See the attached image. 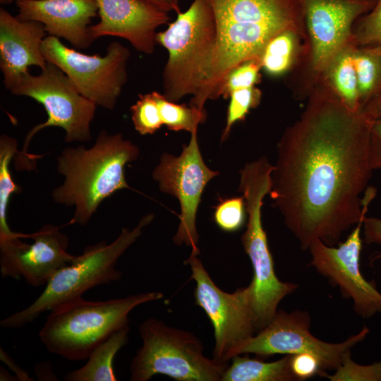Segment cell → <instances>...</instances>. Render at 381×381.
<instances>
[{
	"mask_svg": "<svg viewBox=\"0 0 381 381\" xmlns=\"http://www.w3.org/2000/svg\"><path fill=\"white\" fill-rule=\"evenodd\" d=\"M185 263L195 282V303L205 311L214 329L213 358L228 363L258 332L253 284L227 293L215 284L197 255L191 253Z\"/></svg>",
	"mask_w": 381,
	"mask_h": 381,
	"instance_id": "10",
	"label": "cell"
},
{
	"mask_svg": "<svg viewBox=\"0 0 381 381\" xmlns=\"http://www.w3.org/2000/svg\"><path fill=\"white\" fill-rule=\"evenodd\" d=\"M139 147L120 133L101 131L94 145L67 147L57 157V171L64 183L52 194L55 202L74 206L67 224L85 226L101 202L116 191L128 188L124 168L136 160Z\"/></svg>",
	"mask_w": 381,
	"mask_h": 381,
	"instance_id": "2",
	"label": "cell"
},
{
	"mask_svg": "<svg viewBox=\"0 0 381 381\" xmlns=\"http://www.w3.org/2000/svg\"><path fill=\"white\" fill-rule=\"evenodd\" d=\"M291 356L265 362L237 355L231 359L222 381H297L291 369Z\"/></svg>",
	"mask_w": 381,
	"mask_h": 381,
	"instance_id": "22",
	"label": "cell"
},
{
	"mask_svg": "<svg viewBox=\"0 0 381 381\" xmlns=\"http://www.w3.org/2000/svg\"><path fill=\"white\" fill-rule=\"evenodd\" d=\"M142 346L130 365L131 380L164 375L178 381H222L228 363L207 357L201 340L190 332L151 318L138 327Z\"/></svg>",
	"mask_w": 381,
	"mask_h": 381,
	"instance_id": "7",
	"label": "cell"
},
{
	"mask_svg": "<svg viewBox=\"0 0 381 381\" xmlns=\"http://www.w3.org/2000/svg\"><path fill=\"white\" fill-rule=\"evenodd\" d=\"M153 219V214H149L133 229L123 228L109 244L102 241L87 246L81 255H75L71 263L52 276L44 291L30 306L1 320V327H23L42 313L82 298L85 291L92 288L119 280L122 273L116 267L118 260Z\"/></svg>",
	"mask_w": 381,
	"mask_h": 381,
	"instance_id": "5",
	"label": "cell"
},
{
	"mask_svg": "<svg viewBox=\"0 0 381 381\" xmlns=\"http://www.w3.org/2000/svg\"><path fill=\"white\" fill-rule=\"evenodd\" d=\"M261 95V91L255 86L237 90L231 93L222 142L227 139L232 126L236 123L244 121L250 110L259 105Z\"/></svg>",
	"mask_w": 381,
	"mask_h": 381,
	"instance_id": "27",
	"label": "cell"
},
{
	"mask_svg": "<svg viewBox=\"0 0 381 381\" xmlns=\"http://www.w3.org/2000/svg\"><path fill=\"white\" fill-rule=\"evenodd\" d=\"M16 4L20 20L40 22L49 35L64 38L78 49L92 43L89 27L98 12L96 0H16Z\"/></svg>",
	"mask_w": 381,
	"mask_h": 381,
	"instance_id": "18",
	"label": "cell"
},
{
	"mask_svg": "<svg viewBox=\"0 0 381 381\" xmlns=\"http://www.w3.org/2000/svg\"><path fill=\"white\" fill-rule=\"evenodd\" d=\"M319 375L330 381H381V361L361 365L353 361L349 351L333 374L323 371Z\"/></svg>",
	"mask_w": 381,
	"mask_h": 381,
	"instance_id": "30",
	"label": "cell"
},
{
	"mask_svg": "<svg viewBox=\"0 0 381 381\" xmlns=\"http://www.w3.org/2000/svg\"><path fill=\"white\" fill-rule=\"evenodd\" d=\"M167 13L181 12L179 0H141Z\"/></svg>",
	"mask_w": 381,
	"mask_h": 381,
	"instance_id": "37",
	"label": "cell"
},
{
	"mask_svg": "<svg viewBox=\"0 0 381 381\" xmlns=\"http://www.w3.org/2000/svg\"><path fill=\"white\" fill-rule=\"evenodd\" d=\"M99 23L89 27L93 42L103 36L128 40L138 52L153 53L157 29L170 20L168 13L141 0H96Z\"/></svg>",
	"mask_w": 381,
	"mask_h": 381,
	"instance_id": "17",
	"label": "cell"
},
{
	"mask_svg": "<svg viewBox=\"0 0 381 381\" xmlns=\"http://www.w3.org/2000/svg\"><path fill=\"white\" fill-rule=\"evenodd\" d=\"M217 35L216 18L207 0H193L165 30L157 33V44L169 54L162 73L167 99L177 102L200 91L207 78Z\"/></svg>",
	"mask_w": 381,
	"mask_h": 381,
	"instance_id": "6",
	"label": "cell"
},
{
	"mask_svg": "<svg viewBox=\"0 0 381 381\" xmlns=\"http://www.w3.org/2000/svg\"><path fill=\"white\" fill-rule=\"evenodd\" d=\"M247 213L244 197L221 199L214 207V221L223 231L234 232L245 224Z\"/></svg>",
	"mask_w": 381,
	"mask_h": 381,
	"instance_id": "31",
	"label": "cell"
},
{
	"mask_svg": "<svg viewBox=\"0 0 381 381\" xmlns=\"http://www.w3.org/2000/svg\"><path fill=\"white\" fill-rule=\"evenodd\" d=\"M261 69L259 59L247 61L234 67L220 84L217 98L227 99L235 90L255 86L260 80Z\"/></svg>",
	"mask_w": 381,
	"mask_h": 381,
	"instance_id": "29",
	"label": "cell"
},
{
	"mask_svg": "<svg viewBox=\"0 0 381 381\" xmlns=\"http://www.w3.org/2000/svg\"><path fill=\"white\" fill-rule=\"evenodd\" d=\"M364 217L337 247L320 240L314 241L308 249L311 255L309 265L327 278L332 286H338L344 298L352 300L353 310L358 315L370 318L381 313V292L373 282L365 279L361 270Z\"/></svg>",
	"mask_w": 381,
	"mask_h": 381,
	"instance_id": "15",
	"label": "cell"
},
{
	"mask_svg": "<svg viewBox=\"0 0 381 381\" xmlns=\"http://www.w3.org/2000/svg\"><path fill=\"white\" fill-rule=\"evenodd\" d=\"M305 44L298 33L287 30L273 37L260 59L262 69L272 76H279L292 70L298 61Z\"/></svg>",
	"mask_w": 381,
	"mask_h": 381,
	"instance_id": "23",
	"label": "cell"
},
{
	"mask_svg": "<svg viewBox=\"0 0 381 381\" xmlns=\"http://www.w3.org/2000/svg\"><path fill=\"white\" fill-rule=\"evenodd\" d=\"M190 134V141L183 145L180 155L167 152L161 155L152 177L162 192L176 198L180 203L179 224L173 242L177 246H190L191 253L198 255V208L205 186L219 172L205 164L199 149L197 131Z\"/></svg>",
	"mask_w": 381,
	"mask_h": 381,
	"instance_id": "12",
	"label": "cell"
},
{
	"mask_svg": "<svg viewBox=\"0 0 381 381\" xmlns=\"http://www.w3.org/2000/svg\"><path fill=\"white\" fill-rule=\"evenodd\" d=\"M277 144L270 196L302 250L328 246L366 216L376 189L369 147L372 121L318 83Z\"/></svg>",
	"mask_w": 381,
	"mask_h": 381,
	"instance_id": "1",
	"label": "cell"
},
{
	"mask_svg": "<svg viewBox=\"0 0 381 381\" xmlns=\"http://www.w3.org/2000/svg\"><path fill=\"white\" fill-rule=\"evenodd\" d=\"M377 0H303L307 42L294 67L293 92L306 99L334 56L352 38L354 24Z\"/></svg>",
	"mask_w": 381,
	"mask_h": 381,
	"instance_id": "9",
	"label": "cell"
},
{
	"mask_svg": "<svg viewBox=\"0 0 381 381\" xmlns=\"http://www.w3.org/2000/svg\"><path fill=\"white\" fill-rule=\"evenodd\" d=\"M207 1L217 22V48L230 59H259L268 42L287 30L307 42L303 0Z\"/></svg>",
	"mask_w": 381,
	"mask_h": 381,
	"instance_id": "4",
	"label": "cell"
},
{
	"mask_svg": "<svg viewBox=\"0 0 381 381\" xmlns=\"http://www.w3.org/2000/svg\"><path fill=\"white\" fill-rule=\"evenodd\" d=\"M164 297L160 291L129 295L106 301L83 297L50 311L39 332L47 350L70 361L87 360L114 332L129 325L137 306Z\"/></svg>",
	"mask_w": 381,
	"mask_h": 381,
	"instance_id": "3",
	"label": "cell"
},
{
	"mask_svg": "<svg viewBox=\"0 0 381 381\" xmlns=\"http://www.w3.org/2000/svg\"><path fill=\"white\" fill-rule=\"evenodd\" d=\"M131 119L140 135L153 134L163 125L159 107L152 92L140 94L131 107Z\"/></svg>",
	"mask_w": 381,
	"mask_h": 381,
	"instance_id": "28",
	"label": "cell"
},
{
	"mask_svg": "<svg viewBox=\"0 0 381 381\" xmlns=\"http://www.w3.org/2000/svg\"><path fill=\"white\" fill-rule=\"evenodd\" d=\"M129 325L114 332L90 354L80 368L67 373L66 381H116L113 362L118 351L128 341Z\"/></svg>",
	"mask_w": 381,
	"mask_h": 381,
	"instance_id": "21",
	"label": "cell"
},
{
	"mask_svg": "<svg viewBox=\"0 0 381 381\" xmlns=\"http://www.w3.org/2000/svg\"><path fill=\"white\" fill-rule=\"evenodd\" d=\"M11 92L32 98L44 107L47 114V120L35 126L26 135L23 149L15 158L16 169L35 168L37 157L28 153V147L34 135L47 127L63 128L68 143L91 140L90 123L97 105L83 96L56 65L47 63L37 75L29 71L25 73Z\"/></svg>",
	"mask_w": 381,
	"mask_h": 381,
	"instance_id": "8",
	"label": "cell"
},
{
	"mask_svg": "<svg viewBox=\"0 0 381 381\" xmlns=\"http://www.w3.org/2000/svg\"><path fill=\"white\" fill-rule=\"evenodd\" d=\"M47 63L58 66L80 93L97 106L112 110L128 80L129 49L119 42H111L106 55H87L64 45L49 35L42 44Z\"/></svg>",
	"mask_w": 381,
	"mask_h": 381,
	"instance_id": "11",
	"label": "cell"
},
{
	"mask_svg": "<svg viewBox=\"0 0 381 381\" xmlns=\"http://www.w3.org/2000/svg\"><path fill=\"white\" fill-rule=\"evenodd\" d=\"M310 324V315L307 311L277 310L271 321L242 346L239 355L253 353L263 358L275 354L310 353L319 358L323 371L335 370L344 355L369 333V329L364 327L342 342L329 343L311 334Z\"/></svg>",
	"mask_w": 381,
	"mask_h": 381,
	"instance_id": "13",
	"label": "cell"
},
{
	"mask_svg": "<svg viewBox=\"0 0 381 381\" xmlns=\"http://www.w3.org/2000/svg\"><path fill=\"white\" fill-rule=\"evenodd\" d=\"M47 33L42 23L20 20L0 8V68L7 90H12L29 66L46 67L42 44Z\"/></svg>",
	"mask_w": 381,
	"mask_h": 381,
	"instance_id": "19",
	"label": "cell"
},
{
	"mask_svg": "<svg viewBox=\"0 0 381 381\" xmlns=\"http://www.w3.org/2000/svg\"><path fill=\"white\" fill-rule=\"evenodd\" d=\"M352 37L358 46L381 44V0L356 22Z\"/></svg>",
	"mask_w": 381,
	"mask_h": 381,
	"instance_id": "32",
	"label": "cell"
},
{
	"mask_svg": "<svg viewBox=\"0 0 381 381\" xmlns=\"http://www.w3.org/2000/svg\"><path fill=\"white\" fill-rule=\"evenodd\" d=\"M290 366L297 381L309 379L323 372L319 358L310 353L291 355Z\"/></svg>",
	"mask_w": 381,
	"mask_h": 381,
	"instance_id": "33",
	"label": "cell"
},
{
	"mask_svg": "<svg viewBox=\"0 0 381 381\" xmlns=\"http://www.w3.org/2000/svg\"><path fill=\"white\" fill-rule=\"evenodd\" d=\"M354 64L362 110L381 92V44L357 45Z\"/></svg>",
	"mask_w": 381,
	"mask_h": 381,
	"instance_id": "24",
	"label": "cell"
},
{
	"mask_svg": "<svg viewBox=\"0 0 381 381\" xmlns=\"http://www.w3.org/2000/svg\"><path fill=\"white\" fill-rule=\"evenodd\" d=\"M18 153L15 138L3 134L0 138V241L14 238H26L27 234L11 230L7 223V210L11 196L21 192L20 186L14 183L10 163Z\"/></svg>",
	"mask_w": 381,
	"mask_h": 381,
	"instance_id": "25",
	"label": "cell"
},
{
	"mask_svg": "<svg viewBox=\"0 0 381 381\" xmlns=\"http://www.w3.org/2000/svg\"><path fill=\"white\" fill-rule=\"evenodd\" d=\"M362 230L365 243L381 246V218L365 216L363 218Z\"/></svg>",
	"mask_w": 381,
	"mask_h": 381,
	"instance_id": "35",
	"label": "cell"
},
{
	"mask_svg": "<svg viewBox=\"0 0 381 381\" xmlns=\"http://www.w3.org/2000/svg\"><path fill=\"white\" fill-rule=\"evenodd\" d=\"M16 0H0L1 4H10L13 1H16Z\"/></svg>",
	"mask_w": 381,
	"mask_h": 381,
	"instance_id": "39",
	"label": "cell"
},
{
	"mask_svg": "<svg viewBox=\"0 0 381 381\" xmlns=\"http://www.w3.org/2000/svg\"><path fill=\"white\" fill-rule=\"evenodd\" d=\"M369 159L373 171L381 169V121H372Z\"/></svg>",
	"mask_w": 381,
	"mask_h": 381,
	"instance_id": "34",
	"label": "cell"
},
{
	"mask_svg": "<svg viewBox=\"0 0 381 381\" xmlns=\"http://www.w3.org/2000/svg\"><path fill=\"white\" fill-rule=\"evenodd\" d=\"M29 238L33 239L31 244L19 237L0 241L2 278L23 279L35 287L46 285L58 270L75 257L67 252L68 238L56 226L46 224Z\"/></svg>",
	"mask_w": 381,
	"mask_h": 381,
	"instance_id": "16",
	"label": "cell"
},
{
	"mask_svg": "<svg viewBox=\"0 0 381 381\" xmlns=\"http://www.w3.org/2000/svg\"><path fill=\"white\" fill-rule=\"evenodd\" d=\"M157 102L163 125L171 131H197L200 123L205 121V111H200L186 104L169 100L163 94L152 91Z\"/></svg>",
	"mask_w": 381,
	"mask_h": 381,
	"instance_id": "26",
	"label": "cell"
},
{
	"mask_svg": "<svg viewBox=\"0 0 381 381\" xmlns=\"http://www.w3.org/2000/svg\"><path fill=\"white\" fill-rule=\"evenodd\" d=\"M1 359L5 362L16 374L18 380H31L28 373L19 368L15 363L7 356V354L1 349Z\"/></svg>",
	"mask_w": 381,
	"mask_h": 381,
	"instance_id": "38",
	"label": "cell"
},
{
	"mask_svg": "<svg viewBox=\"0 0 381 381\" xmlns=\"http://www.w3.org/2000/svg\"><path fill=\"white\" fill-rule=\"evenodd\" d=\"M352 38L334 56L325 69L318 83L327 87L346 107L361 111Z\"/></svg>",
	"mask_w": 381,
	"mask_h": 381,
	"instance_id": "20",
	"label": "cell"
},
{
	"mask_svg": "<svg viewBox=\"0 0 381 381\" xmlns=\"http://www.w3.org/2000/svg\"><path fill=\"white\" fill-rule=\"evenodd\" d=\"M267 194L260 185H250L243 190L247 213L246 228L241 241L253 270L254 311L258 332L263 329L277 312L279 303L298 287L279 279L262 222L263 199Z\"/></svg>",
	"mask_w": 381,
	"mask_h": 381,
	"instance_id": "14",
	"label": "cell"
},
{
	"mask_svg": "<svg viewBox=\"0 0 381 381\" xmlns=\"http://www.w3.org/2000/svg\"><path fill=\"white\" fill-rule=\"evenodd\" d=\"M362 111L372 121H381V92L370 101Z\"/></svg>",
	"mask_w": 381,
	"mask_h": 381,
	"instance_id": "36",
	"label": "cell"
}]
</instances>
